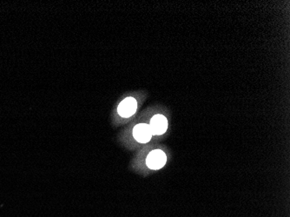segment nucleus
I'll use <instances>...</instances> for the list:
<instances>
[{"mask_svg":"<svg viewBox=\"0 0 290 217\" xmlns=\"http://www.w3.org/2000/svg\"><path fill=\"white\" fill-rule=\"evenodd\" d=\"M167 156L161 149H155L148 155L146 165L150 169L157 170L162 169L166 164Z\"/></svg>","mask_w":290,"mask_h":217,"instance_id":"nucleus-1","label":"nucleus"},{"mask_svg":"<svg viewBox=\"0 0 290 217\" xmlns=\"http://www.w3.org/2000/svg\"><path fill=\"white\" fill-rule=\"evenodd\" d=\"M137 110V102L134 97H126L122 101L118 107L119 116L124 118H129L136 113Z\"/></svg>","mask_w":290,"mask_h":217,"instance_id":"nucleus-2","label":"nucleus"},{"mask_svg":"<svg viewBox=\"0 0 290 217\" xmlns=\"http://www.w3.org/2000/svg\"><path fill=\"white\" fill-rule=\"evenodd\" d=\"M153 136L150 127L147 123H139L133 129V136L137 142L140 143H147L150 142Z\"/></svg>","mask_w":290,"mask_h":217,"instance_id":"nucleus-3","label":"nucleus"},{"mask_svg":"<svg viewBox=\"0 0 290 217\" xmlns=\"http://www.w3.org/2000/svg\"><path fill=\"white\" fill-rule=\"evenodd\" d=\"M150 130L152 131L153 136H161L166 132L168 130V120L166 117L163 115H155L151 120L150 124Z\"/></svg>","mask_w":290,"mask_h":217,"instance_id":"nucleus-4","label":"nucleus"}]
</instances>
